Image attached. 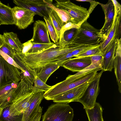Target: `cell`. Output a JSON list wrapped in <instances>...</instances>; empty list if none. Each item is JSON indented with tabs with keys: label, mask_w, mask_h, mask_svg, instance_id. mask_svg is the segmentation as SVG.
<instances>
[{
	"label": "cell",
	"mask_w": 121,
	"mask_h": 121,
	"mask_svg": "<svg viewBox=\"0 0 121 121\" xmlns=\"http://www.w3.org/2000/svg\"><path fill=\"white\" fill-rule=\"evenodd\" d=\"M82 46L74 47H62L55 44L53 46L39 52L34 53H16L22 62L36 73L42 66L52 62L61 56Z\"/></svg>",
	"instance_id": "cell-1"
},
{
	"label": "cell",
	"mask_w": 121,
	"mask_h": 121,
	"mask_svg": "<svg viewBox=\"0 0 121 121\" xmlns=\"http://www.w3.org/2000/svg\"><path fill=\"white\" fill-rule=\"evenodd\" d=\"M104 40L100 33V30L94 28L86 20L77 29L74 36L69 43V46L74 47L98 44Z\"/></svg>",
	"instance_id": "cell-2"
},
{
	"label": "cell",
	"mask_w": 121,
	"mask_h": 121,
	"mask_svg": "<svg viewBox=\"0 0 121 121\" xmlns=\"http://www.w3.org/2000/svg\"><path fill=\"white\" fill-rule=\"evenodd\" d=\"M103 69L101 67L96 69L71 82L65 79L51 86L44 92L43 97L47 100H52L54 98L63 93L91 80L97 74L98 71Z\"/></svg>",
	"instance_id": "cell-3"
},
{
	"label": "cell",
	"mask_w": 121,
	"mask_h": 121,
	"mask_svg": "<svg viewBox=\"0 0 121 121\" xmlns=\"http://www.w3.org/2000/svg\"><path fill=\"white\" fill-rule=\"evenodd\" d=\"M73 109L68 104L56 103L49 107L42 121H72Z\"/></svg>",
	"instance_id": "cell-4"
},
{
	"label": "cell",
	"mask_w": 121,
	"mask_h": 121,
	"mask_svg": "<svg viewBox=\"0 0 121 121\" xmlns=\"http://www.w3.org/2000/svg\"><path fill=\"white\" fill-rule=\"evenodd\" d=\"M55 6L67 12L73 19V23L81 25L89 15L87 9L76 5L69 0H55Z\"/></svg>",
	"instance_id": "cell-5"
},
{
	"label": "cell",
	"mask_w": 121,
	"mask_h": 121,
	"mask_svg": "<svg viewBox=\"0 0 121 121\" xmlns=\"http://www.w3.org/2000/svg\"><path fill=\"white\" fill-rule=\"evenodd\" d=\"M103 69L96 75L88 86L82 97L77 102L81 103L85 109L93 108L96 103V100L99 91V83Z\"/></svg>",
	"instance_id": "cell-6"
},
{
	"label": "cell",
	"mask_w": 121,
	"mask_h": 121,
	"mask_svg": "<svg viewBox=\"0 0 121 121\" xmlns=\"http://www.w3.org/2000/svg\"><path fill=\"white\" fill-rule=\"evenodd\" d=\"M17 68L10 64L0 56V89L21 80L22 73Z\"/></svg>",
	"instance_id": "cell-7"
},
{
	"label": "cell",
	"mask_w": 121,
	"mask_h": 121,
	"mask_svg": "<svg viewBox=\"0 0 121 121\" xmlns=\"http://www.w3.org/2000/svg\"><path fill=\"white\" fill-rule=\"evenodd\" d=\"M14 24L20 29L26 28L34 22L36 14L26 8L15 6L12 8Z\"/></svg>",
	"instance_id": "cell-8"
},
{
	"label": "cell",
	"mask_w": 121,
	"mask_h": 121,
	"mask_svg": "<svg viewBox=\"0 0 121 121\" xmlns=\"http://www.w3.org/2000/svg\"><path fill=\"white\" fill-rule=\"evenodd\" d=\"M49 0H14L13 3L17 6L28 9L43 17L48 18L47 7Z\"/></svg>",
	"instance_id": "cell-9"
},
{
	"label": "cell",
	"mask_w": 121,
	"mask_h": 121,
	"mask_svg": "<svg viewBox=\"0 0 121 121\" xmlns=\"http://www.w3.org/2000/svg\"><path fill=\"white\" fill-rule=\"evenodd\" d=\"M93 79L56 97L53 99V101L56 103L66 104L77 102L78 99L82 96Z\"/></svg>",
	"instance_id": "cell-10"
},
{
	"label": "cell",
	"mask_w": 121,
	"mask_h": 121,
	"mask_svg": "<svg viewBox=\"0 0 121 121\" xmlns=\"http://www.w3.org/2000/svg\"><path fill=\"white\" fill-rule=\"evenodd\" d=\"M121 14L114 18L113 23L107 38L99 44V47L103 54L117 39H119L121 33Z\"/></svg>",
	"instance_id": "cell-11"
},
{
	"label": "cell",
	"mask_w": 121,
	"mask_h": 121,
	"mask_svg": "<svg viewBox=\"0 0 121 121\" xmlns=\"http://www.w3.org/2000/svg\"><path fill=\"white\" fill-rule=\"evenodd\" d=\"M33 30V36L30 39L32 43H51L46 24L43 21H36L34 24Z\"/></svg>",
	"instance_id": "cell-12"
},
{
	"label": "cell",
	"mask_w": 121,
	"mask_h": 121,
	"mask_svg": "<svg viewBox=\"0 0 121 121\" xmlns=\"http://www.w3.org/2000/svg\"><path fill=\"white\" fill-rule=\"evenodd\" d=\"M99 4L102 7L105 15L104 23L100 30V33L104 40L107 37L113 23L114 14V6L111 0H108L106 4L99 3Z\"/></svg>",
	"instance_id": "cell-13"
},
{
	"label": "cell",
	"mask_w": 121,
	"mask_h": 121,
	"mask_svg": "<svg viewBox=\"0 0 121 121\" xmlns=\"http://www.w3.org/2000/svg\"><path fill=\"white\" fill-rule=\"evenodd\" d=\"M44 92L33 94L30 99L29 105L23 113L22 121H31L39 112L40 104L43 97Z\"/></svg>",
	"instance_id": "cell-14"
},
{
	"label": "cell",
	"mask_w": 121,
	"mask_h": 121,
	"mask_svg": "<svg viewBox=\"0 0 121 121\" xmlns=\"http://www.w3.org/2000/svg\"><path fill=\"white\" fill-rule=\"evenodd\" d=\"M91 64L90 56L71 58L67 60L61 66L73 72H78Z\"/></svg>",
	"instance_id": "cell-15"
},
{
	"label": "cell",
	"mask_w": 121,
	"mask_h": 121,
	"mask_svg": "<svg viewBox=\"0 0 121 121\" xmlns=\"http://www.w3.org/2000/svg\"><path fill=\"white\" fill-rule=\"evenodd\" d=\"M67 60L52 62L45 65L38 70L36 76L46 83L52 74L61 66Z\"/></svg>",
	"instance_id": "cell-16"
},
{
	"label": "cell",
	"mask_w": 121,
	"mask_h": 121,
	"mask_svg": "<svg viewBox=\"0 0 121 121\" xmlns=\"http://www.w3.org/2000/svg\"><path fill=\"white\" fill-rule=\"evenodd\" d=\"M117 39L110 47L103 54V65L102 68L104 71H112L114 68V60L117 45Z\"/></svg>",
	"instance_id": "cell-17"
},
{
	"label": "cell",
	"mask_w": 121,
	"mask_h": 121,
	"mask_svg": "<svg viewBox=\"0 0 121 121\" xmlns=\"http://www.w3.org/2000/svg\"><path fill=\"white\" fill-rule=\"evenodd\" d=\"M117 45L114 62V68L119 92L121 93V38H117Z\"/></svg>",
	"instance_id": "cell-18"
},
{
	"label": "cell",
	"mask_w": 121,
	"mask_h": 121,
	"mask_svg": "<svg viewBox=\"0 0 121 121\" xmlns=\"http://www.w3.org/2000/svg\"><path fill=\"white\" fill-rule=\"evenodd\" d=\"M3 36L4 43L9 45L16 53L22 52L23 43L20 40L17 34L13 32H4Z\"/></svg>",
	"instance_id": "cell-19"
},
{
	"label": "cell",
	"mask_w": 121,
	"mask_h": 121,
	"mask_svg": "<svg viewBox=\"0 0 121 121\" xmlns=\"http://www.w3.org/2000/svg\"><path fill=\"white\" fill-rule=\"evenodd\" d=\"M0 21L1 25L14 24L12 8L0 1Z\"/></svg>",
	"instance_id": "cell-20"
},
{
	"label": "cell",
	"mask_w": 121,
	"mask_h": 121,
	"mask_svg": "<svg viewBox=\"0 0 121 121\" xmlns=\"http://www.w3.org/2000/svg\"><path fill=\"white\" fill-rule=\"evenodd\" d=\"M85 110L89 121H104L103 108L99 103L96 102L93 108Z\"/></svg>",
	"instance_id": "cell-21"
},
{
	"label": "cell",
	"mask_w": 121,
	"mask_h": 121,
	"mask_svg": "<svg viewBox=\"0 0 121 121\" xmlns=\"http://www.w3.org/2000/svg\"><path fill=\"white\" fill-rule=\"evenodd\" d=\"M47 10L49 16L50 17L55 27L59 40L61 29L64 24L54 10L48 6L47 7Z\"/></svg>",
	"instance_id": "cell-22"
},
{
	"label": "cell",
	"mask_w": 121,
	"mask_h": 121,
	"mask_svg": "<svg viewBox=\"0 0 121 121\" xmlns=\"http://www.w3.org/2000/svg\"><path fill=\"white\" fill-rule=\"evenodd\" d=\"M17 64L23 69V72H22V75L34 83L36 72L34 70L26 66L21 61L16 53L13 58Z\"/></svg>",
	"instance_id": "cell-23"
},
{
	"label": "cell",
	"mask_w": 121,
	"mask_h": 121,
	"mask_svg": "<svg viewBox=\"0 0 121 121\" xmlns=\"http://www.w3.org/2000/svg\"><path fill=\"white\" fill-rule=\"evenodd\" d=\"M23 113L14 115L9 111V105L3 109L0 116V121H22Z\"/></svg>",
	"instance_id": "cell-24"
},
{
	"label": "cell",
	"mask_w": 121,
	"mask_h": 121,
	"mask_svg": "<svg viewBox=\"0 0 121 121\" xmlns=\"http://www.w3.org/2000/svg\"><path fill=\"white\" fill-rule=\"evenodd\" d=\"M52 0H49L48 4V6L56 12L64 25L69 22L73 23V19L70 15L66 12L56 7L52 4Z\"/></svg>",
	"instance_id": "cell-25"
},
{
	"label": "cell",
	"mask_w": 121,
	"mask_h": 121,
	"mask_svg": "<svg viewBox=\"0 0 121 121\" xmlns=\"http://www.w3.org/2000/svg\"><path fill=\"white\" fill-rule=\"evenodd\" d=\"M51 86L46 84L36 75L34 81L32 92L33 94L39 92H45Z\"/></svg>",
	"instance_id": "cell-26"
},
{
	"label": "cell",
	"mask_w": 121,
	"mask_h": 121,
	"mask_svg": "<svg viewBox=\"0 0 121 121\" xmlns=\"http://www.w3.org/2000/svg\"><path fill=\"white\" fill-rule=\"evenodd\" d=\"M43 18L46 24L51 40L54 44H57L59 42V39L55 27L50 17L49 16L48 18L45 17Z\"/></svg>",
	"instance_id": "cell-27"
},
{
	"label": "cell",
	"mask_w": 121,
	"mask_h": 121,
	"mask_svg": "<svg viewBox=\"0 0 121 121\" xmlns=\"http://www.w3.org/2000/svg\"><path fill=\"white\" fill-rule=\"evenodd\" d=\"M18 83H12L0 89V99H4L9 96L17 86Z\"/></svg>",
	"instance_id": "cell-28"
},
{
	"label": "cell",
	"mask_w": 121,
	"mask_h": 121,
	"mask_svg": "<svg viewBox=\"0 0 121 121\" xmlns=\"http://www.w3.org/2000/svg\"><path fill=\"white\" fill-rule=\"evenodd\" d=\"M33 43L32 47L27 53L39 52L53 46L55 44L53 42L49 43Z\"/></svg>",
	"instance_id": "cell-29"
},
{
	"label": "cell",
	"mask_w": 121,
	"mask_h": 121,
	"mask_svg": "<svg viewBox=\"0 0 121 121\" xmlns=\"http://www.w3.org/2000/svg\"><path fill=\"white\" fill-rule=\"evenodd\" d=\"M99 45L97 47L88 50L78 54L75 57H79L91 56L97 55H102L103 53L99 47Z\"/></svg>",
	"instance_id": "cell-30"
},
{
	"label": "cell",
	"mask_w": 121,
	"mask_h": 121,
	"mask_svg": "<svg viewBox=\"0 0 121 121\" xmlns=\"http://www.w3.org/2000/svg\"><path fill=\"white\" fill-rule=\"evenodd\" d=\"M0 56L10 65L20 69L22 72H23V69L17 64L13 58L0 50Z\"/></svg>",
	"instance_id": "cell-31"
},
{
	"label": "cell",
	"mask_w": 121,
	"mask_h": 121,
	"mask_svg": "<svg viewBox=\"0 0 121 121\" xmlns=\"http://www.w3.org/2000/svg\"><path fill=\"white\" fill-rule=\"evenodd\" d=\"M99 45V44L82 46L71 52V53L73 57H75L76 55L81 53L85 52L91 48L97 47Z\"/></svg>",
	"instance_id": "cell-32"
},
{
	"label": "cell",
	"mask_w": 121,
	"mask_h": 121,
	"mask_svg": "<svg viewBox=\"0 0 121 121\" xmlns=\"http://www.w3.org/2000/svg\"><path fill=\"white\" fill-rule=\"evenodd\" d=\"M81 25L79 24H75L71 22H69L66 23L61 28L59 39L63 36V34L65 31L73 28L78 29Z\"/></svg>",
	"instance_id": "cell-33"
},
{
	"label": "cell",
	"mask_w": 121,
	"mask_h": 121,
	"mask_svg": "<svg viewBox=\"0 0 121 121\" xmlns=\"http://www.w3.org/2000/svg\"><path fill=\"white\" fill-rule=\"evenodd\" d=\"M0 50L13 58L16 53L11 48L4 43L0 48Z\"/></svg>",
	"instance_id": "cell-34"
},
{
	"label": "cell",
	"mask_w": 121,
	"mask_h": 121,
	"mask_svg": "<svg viewBox=\"0 0 121 121\" xmlns=\"http://www.w3.org/2000/svg\"><path fill=\"white\" fill-rule=\"evenodd\" d=\"M114 6V18L121 14V6L116 0H111Z\"/></svg>",
	"instance_id": "cell-35"
},
{
	"label": "cell",
	"mask_w": 121,
	"mask_h": 121,
	"mask_svg": "<svg viewBox=\"0 0 121 121\" xmlns=\"http://www.w3.org/2000/svg\"><path fill=\"white\" fill-rule=\"evenodd\" d=\"M33 45V43L31 40H28L23 43V48L22 52L23 54L27 53L31 48Z\"/></svg>",
	"instance_id": "cell-36"
},
{
	"label": "cell",
	"mask_w": 121,
	"mask_h": 121,
	"mask_svg": "<svg viewBox=\"0 0 121 121\" xmlns=\"http://www.w3.org/2000/svg\"><path fill=\"white\" fill-rule=\"evenodd\" d=\"M91 63H99L103 66V58L102 55H97L91 56Z\"/></svg>",
	"instance_id": "cell-37"
},
{
	"label": "cell",
	"mask_w": 121,
	"mask_h": 121,
	"mask_svg": "<svg viewBox=\"0 0 121 121\" xmlns=\"http://www.w3.org/2000/svg\"><path fill=\"white\" fill-rule=\"evenodd\" d=\"M73 57L71 53V52H68L61 56L57 58L56 60V61L64 60L69 59Z\"/></svg>",
	"instance_id": "cell-38"
},
{
	"label": "cell",
	"mask_w": 121,
	"mask_h": 121,
	"mask_svg": "<svg viewBox=\"0 0 121 121\" xmlns=\"http://www.w3.org/2000/svg\"><path fill=\"white\" fill-rule=\"evenodd\" d=\"M90 6L88 11V14L90 15L92 11L95 8L99 3L98 2H97L95 0H94L93 2L90 3Z\"/></svg>",
	"instance_id": "cell-39"
},
{
	"label": "cell",
	"mask_w": 121,
	"mask_h": 121,
	"mask_svg": "<svg viewBox=\"0 0 121 121\" xmlns=\"http://www.w3.org/2000/svg\"><path fill=\"white\" fill-rule=\"evenodd\" d=\"M42 108L41 107L37 113L31 121H40L42 114Z\"/></svg>",
	"instance_id": "cell-40"
},
{
	"label": "cell",
	"mask_w": 121,
	"mask_h": 121,
	"mask_svg": "<svg viewBox=\"0 0 121 121\" xmlns=\"http://www.w3.org/2000/svg\"><path fill=\"white\" fill-rule=\"evenodd\" d=\"M3 35L0 34V48L4 43Z\"/></svg>",
	"instance_id": "cell-41"
},
{
	"label": "cell",
	"mask_w": 121,
	"mask_h": 121,
	"mask_svg": "<svg viewBox=\"0 0 121 121\" xmlns=\"http://www.w3.org/2000/svg\"><path fill=\"white\" fill-rule=\"evenodd\" d=\"M76 0L80 2H87L90 3L93 2L94 1L92 0Z\"/></svg>",
	"instance_id": "cell-42"
},
{
	"label": "cell",
	"mask_w": 121,
	"mask_h": 121,
	"mask_svg": "<svg viewBox=\"0 0 121 121\" xmlns=\"http://www.w3.org/2000/svg\"><path fill=\"white\" fill-rule=\"evenodd\" d=\"M3 109L0 108V116L2 112Z\"/></svg>",
	"instance_id": "cell-43"
},
{
	"label": "cell",
	"mask_w": 121,
	"mask_h": 121,
	"mask_svg": "<svg viewBox=\"0 0 121 121\" xmlns=\"http://www.w3.org/2000/svg\"></svg>",
	"instance_id": "cell-44"
}]
</instances>
